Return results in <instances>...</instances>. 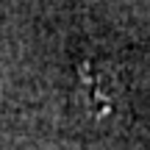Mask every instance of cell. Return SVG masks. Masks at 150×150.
I'll return each instance as SVG.
<instances>
[{"label": "cell", "mask_w": 150, "mask_h": 150, "mask_svg": "<svg viewBox=\"0 0 150 150\" xmlns=\"http://www.w3.org/2000/svg\"><path fill=\"white\" fill-rule=\"evenodd\" d=\"M81 86H89V89H97V95L83 97V111L89 117H111V111L120 103V81L111 78L108 70L97 78L92 75H83L81 78Z\"/></svg>", "instance_id": "cell-1"}]
</instances>
